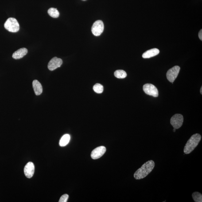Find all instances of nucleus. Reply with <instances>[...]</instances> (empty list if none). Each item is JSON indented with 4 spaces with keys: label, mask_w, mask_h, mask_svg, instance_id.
Instances as JSON below:
<instances>
[{
    "label": "nucleus",
    "mask_w": 202,
    "mask_h": 202,
    "mask_svg": "<svg viewBox=\"0 0 202 202\" xmlns=\"http://www.w3.org/2000/svg\"><path fill=\"white\" fill-rule=\"evenodd\" d=\"M63 63V61L61 59L57 57L53 58L48 63V67L50 71H54L56 69L60 67Z\"/></svg>",
    "instance_id": "6e6552de"
},
{
    "label": "nucleus",
    "mask_w": 202,
    "mask_h": 202,
    "mask_svg": "<svg viewBox=\"0 0 202 202\" xmlns=\"http://www.w3.org/2000/svg\"><path fill=\"white\" fill-rule=\"evenodd\" d=\"M180 70V67L177 66H175L168 70L167 73V78L168 80L173 83L177 78Z\"/></svg>",
    "instance_id": "423d86ee"
},
{
    "label": "nucleus",
    "mask_w": 202,
    "mask_h": 202,
    "mask_svg": "<svg viewBox=\"0 0 202 202\" xmlns=\"http://www.w3.org/2000/svg\"><path fill=\"white\" fill-rule=\"evenodd\" d=\"M32 85H33L34 91L36 95H40L43 91L41 83L38 81L35 80L33 81Z\"/></svg>",
    "instance_id": "ddd939ff"
},
{
    "label": "nucleus",
    "mask_w": 202,
    "mask_h": 202,
    "mask_svg": "<svg viewBox=\"0 0 202 202\" xmlns=\"http://www.w3.org/2000/svg\"><path fill=\"white\" fill-rule=\"evenodd\" d=\"M202 87H201V90H200V93H201V94H202Z\"/></svg>",
    "instance_id": "412c9836"
},
{
    "label": "nucleus",
    "mask_w": 202,
    "mask_h": 202,
    "mask_svg": "<svg viewBox=\"0 0 202 202\" xmlns=\"http://www.w3.org/2000/svg\"><path fill=\"white\" fill-rule=\"evenodd\" d=\"M155 166V162L153 160L147 161L135 172L134 178L136 180H141L146 177L153 170Z\"/></svg>",
    "instance_id": "f257e3e1"
},
{
    "label": "nucleus",
    "mask_w": 202,
    "mask_h": 202,
    "mask_svg": "<svg viewBox=\"0 0 202 202\" xmlns=\"http://www.w3.org/2000/svg\"><path fill=\"white\" fill-rule=\"evenodd\" d=\"M143 90L145 93L156 97L158 96V91L155 86L150 83H146L143 86Z\"/></svg>",
    "instance_id": "0eeeda50"
},
{
    "label": "nucleus",
    "mask_w": 202,
    "mask_h": 202,
    "mask_svg": "<svg viewBox=\"0 0 202 202\" xmlns=\"http://www.w3.org/2000/svg\"><path fill=\"white\" fill-rule=\"evenodd\" d=\"M160 53V51L157 48H153V49L149 50L143 54L142 57L144 59L150 58L158 55Z\"/></svg>",
    "instance_id": "9b49d317"
},
{
    "label": "nucleus",
    "mask_w": 202,
    "mask_h": 202,
    "mask_svg": "<svg viewBox=\"0 0 202 202\" xmlns=\"http://www.w3.org/2000/svg\"><path fill=\"white\" fill-rule=\"evenodd\" d=\"M184 120V117L182 114H176L171 118L170 124L174 129H179L182 126Z\"/></svg>",
    "instance_id": "20e7f679"
},
{
    "label": "nucleus",
    "mask_w": 202,
    "mask_h": 202,
    "mask_svg": "<svg viewBox=\"0 0 202 202\" xmlns=\"http://www.w3.org/2000/svg\"><path fill=\"white\" fill-rule=\"evenodd\" d=\"M93 90L94 91L97 93H102L103 91V87L100 83H96L94 86Z\"/></svg>",
    "instance_id": "a211bd4d"
},
{
    "label": "nucleus",
    "mask_w": 202,
    "mask_h": 202,
    "mask_svg": "<svg viewBox=\"0 0 202 202\" xmlns=\"http://www.w3.org/2000/svg\"><path fill=\"white\" fill-rule=\"evenodd\" d=\"M5 29L11 32H17L20 29V25L16 18H9L7 20L4 24Z\"/></svg>",
    "instance_id": "7ed1b4c3"
},
{
    "label": "nucleus",
    "mask_w": 202,
    "mask_h": 202,
    "mask_svg": "<svg viewBox=\"0 0 202 202\" xmlns=\"http://www.w3.org/2000/svg\"><path fill=\"white\" fill-rule=\"evenodd\" d=\"M71 137L69 134L64 135L61 139L59 142V145L61 147L65 146L69 143Z\"/></svg>",
    "instance_id": "4468645a"
},
{
    "label": "nucleus",
    "mask_w": 202,
    "mask_h": 202,
    "mask_svg": "<svg viewBox=\"0 0 202 202\" xmlns=\"http://www.w3.org/2000/svg\"><path fill=\"white\" fill-rule=\"evenodd\" d=\"M192 197L195 202H202V195L198 192H195L192 194Z\"/></svg>",
    "instance_id": "f3484780"
},
{
    "label": "nucleus",
    "mask_w": 202,
    "mask_h": 202,
    "mask_svg": "<svg viewBox=\"0 0 202 202\" xmlns=\"http://www.w3.org/2000/svg\"><path fill=\"white\" fill-rule=\"evenodd\" d=\"M198 36L201 40H202V30L201 29L199 32Z\"/></svg>",
    "instance_id": "aec40b11"
},
{
    "label": "nucleus",
    "mask_w": 202,
    "mask_h": 202,
    "mask_svg": "<svg viewBox=\"0 0 202 202\" xmlns=\"http://www.w3.org/2000/svg\"><path fill=\"white\" fill-rule=\"evenodd\" d=\"M104 25L103 21L99 20L94 23L91 29L93 34L95 36H99L103 32Z\"/></svg>",
    "instance_id": "39448f33"
},
{
    "label": "nucleus",
    "mask_w": 202,
    "mask_h": 202,
    "mask_svg": "<svg viewBox=\"0 0 202 202\" xmlns=\"http://www.w3.org/2000/svg\"><path fill=\"white\" fill-rule=\"evenodd\" d=\"M201 139V136L200 134L196 133L193 134L186 144L184 148V153L189 154L192 153L197 146Z\"/></svg>",
    "instance_id": "f03ea898"
},
{
    "label": "nucleus",
    "mask_w": 202,
    "mask_h": 202,
    "mask_svg": "<svg viewBox=\"0 0 202 202\" xmlns=\"http://www.w3.org/2000/svg\"><path fill=\"white\" fill-rule=\"evenodd\" d=\"M114 75L116 77L119 79H123L126 78L127 76L126 72L123 70H117L114 73Z\"/></svg>",
    "instance_id": "dca6fc26"
},
{
    "label": "nucleus",
    "mask_w": 202,
    "mask_h": 202,
    "mask_svg": "<svg viewBox=\"0 0 202 202\" xmlns=\"http://www.w3.org/2000/svg\"><path fill=\"white\" fill-rule=\"evenodd\" d=\"M106 151V148L105 146H101L95 148L92 151L91 153V158L96 160L100 158Z\"/></svg>",
    "instance_id": "1a4fd4ad"
},
{
    "label": "nucleus",
    "mask_w": 202,
    "mask_h": 202,
    "mask_svg": "<svg viewBox=\"0 0 202 202\" xmlns=\"http://www.w3.org/2000/svg\"><path fill=\"white\" fill-rule=\"evenodd\" d=\"M28 52V49L26 48H20L13 54V58L15 59H19L22 58L25 55H26Z\"/></svg>",
    "instance_id": "f8f14e48"
},
{
    "label": "nucleus",
    "mask_w": 202,
    "mask_h": 202,
    "mask_svg": "<svg viewBox=\"0 0 202 202\" xmlns=\"http://www.w3.org/2000/svg\"><path fill=\"white\" fill-rule=\"evenodd\" d=\"M35 172V166L33 162H29L24 168V173L25 176L28 178L33 177Z\"/></svg>",
    "instance_id": "9d476101"
},
{
    "label": "nucleus",
    "mask_w": 202,
    "mask_h": 202,
    "mask_svg": "<svg viewBox=\"0 0 202 202\" xmlns=\"http://www.w3.org/2000/svg\"><path fill=\"white\" fill-rule=\"evenodd\" d=\"M48 13L51 17L54 18H58L59 17V13L58 11L56 8H52L48 9Z\"/></svg>",
    "instance_id": "2eb2a0df"
},
{
    "label": "nucleus",
    "mask_w": 202,
    "mask_h": 202,
    "mask_svg": "<svg viewBox=\"0 0 202 202\" xmlns=\"http://www.w3.org/2000/svg\"><path fill=\"white\" fill-rule=\"evenodd\" d=\"M83 1H85V0H83Z\"/></svg>",
    "instance_id": "5701e85b"
},
{
    "label": "nucleus",
    "mask_w": 202,
    "mask_h": 202,
    "mask_svg": "<svg viewBox=\"0 0 202 202\" xmlns=\"http://www.w3.org/2000/svg\"><path fill=\"white\" fill-rule=\"evenodd\" d=\"M69 198V195L67 194H65L62 195L60 197V200L59 201V202H66L68 200Z\"/></svg>",
    "instance_id": "6ab92c4d"
},
{
    "label": "nucleus",
    "mask_w": 202,
    "mask_h": 202,
    "mask_svg": "<svg viewBox=\"0 0 202 202\" xmlns=\"http://www.w3.org/2000/svg\"><path fill=\"white\" fill-rule=\"evenodd\" d=\"M176 129H174H174H173V131L174 132H175L176 131Z\"/></svg>",
    "instance_id": "4be33fe9"
}]
</instances>
